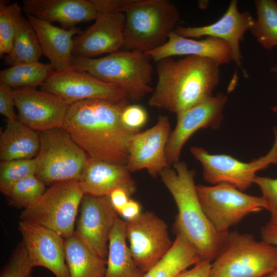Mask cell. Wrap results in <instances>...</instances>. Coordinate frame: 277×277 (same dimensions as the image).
I'll return each instance as SVG.
<instances>
[{
	"label": "cell",
	"mask_w": 277,
	"mask_h": 277,
	"mask_svg": "<svg viewBox=\"0 0 277 277\" xmlns=\"http://www.w3.org/2000/svg\"><path fill=\"white\" fill-rule=\"evenodd\" d=\"M262 240L277 246V227L267 223L261 230Z\"/></svg>",
	"instance_id": "41"
},
{
	"label": "cell",
	"mask_w": 277,
	"mask_h": 277,
	"mask_svg": "<svg viewBox=\"0 0 277 277\" xmlns=\"http://www.w3.org/2000/svg\"><path fill=\"white\" fill-rule=\"evenodd\" d=\"M74 233L95 253L107 259L110 232L117 213L108 196L85 194Z\"/></svg>",
	"instance_id": "16"
},
{
	"label": "cell",
	"mask_w": 277,
	"mask_h": 277,
	"mask_svg": "<svg viewBox=\"0 0 277 277\" xmlns=\"http://www.w3.org/2000/svg\"><path fill=\"white\" fill-rule=\"evenodd\" d=\"M254 20L249 12H239L238 1L232 0L225 13L215 23L199 27L179 26L174 32L187 38L207 36L224 41L231 49L232 61L242 68L240 42L243 38L245 32L253 25Z\"/></svg>",
	"instance_id": "20"
},
{
	"label": "cell",
	"mask_w": 277,
	"mask_h": 277,
	"mask_svg": "<svg viewBox=\"0 0 277 277\" xmlns=\"http://www.w3.org/2000/svg\"><path fill=\"white\" fill-rule=\"evenodd\" d=\"M39 133L36 176L46 184L78 180L89 158L63 128Z\"/></svg>",
	"instance_id": "8"
},
{
	"label": "cell",
	"mask_w": 277,
	"mask_h": 277,
	"mask_svg": "<svg viewBox=\"0 0 277 277\" xmlns=\"http://www.w3.org/2000/svg\"><path fill=\"white\" fill-rule=\"evenodd\" d=\"M41 90L58 96L69 105L87 100L120 101L128 99L116 86L74 68L54 71L41 86Z\"/></svg>",
	"instance_id": "12"
},
{
	"label": "cell",
	"mask_w": 277,
	"mask_h": 277,
	"mask_svg": "<svg viewBox=\"0 0 277 277\" xmlns=\"http://www.w3.org/2000/svg\"><path fill=\"white\" fill-rule=\"evenodd\" d=\"M198 197L207 217L221 234L247 215L266 209L262 196L247 194L227 183L196 186Z\"/></svg>",
	"instance_id": "9"
},
{
	"label": "cell",
	"mask_w": 277,
	"mask_h": 277,
	"mask_svg": "<svg viewBox=\"0 0 277 277\" xmlns=\"http://www.w3.org/2000/svg\"><path fill=\"white\" fill-rule=\"evenodd\" d=\"M84 195L78 180L54 183L23 210L19 218L53 230L65 239L74 233L76 217Z\"/></svg>",
	"instance_id": "7"
},
{
	"label": "cell",
	"mask_w": 277,
	"mask_h": 277,
	"mask_svg": "<svg viewBox=\"0 0 277 277\" xmlns=\"http://www.w3.org/2000/svg\"><path fill=\"white\" fill-rule=\"evenodd\" d=\"M40 145L39 133L19 120H7L0 134L1 161L35 158Z\"/></svg>",
	"instance_id": "24"
},
{
	"label": "cell",
	"mask_w": 277,
	"mask_h": 277,
	"mask_svg": "<svg viewBox=\"0 0 277 277\" xmlns=\"http://www.w3.org/2000/svg\"><path fill=\"white\" fill-rule=\"evenodd\" d=\"M167 168L159 176L172 196L178 213L174 229L176 235L185 239L199 254L201 261H213L226 235L215 229L200 203L194 183L195 172L179 161Z\"/></svg>",
	"instance_id": "3"
},
{
	"label": "cell",
	"mask_w": 277,
	"mask_h": 277,
	"mask_svg": "<svg viewBox=\"0 0 277 277\" xmlns=\"http://www.w3.org/2000/svg\"><path fill=\"white\" fill-rule=\"evenodd\" d=\"M54 72L50 64L35 62L10 66L0 72V83L13 89L41 86Z\"/></svg>",
	"instance_id": "29"
},
{
	"label": "cell",
	"mask_w": 277,
	"mask_h": 277,
	"mask_svg": "<svg viewBox=\"0 0 277 277\" xmlns=\"http://www.w3.org/2000/svg\"><path fill=\"white\" fill-rule=\"evenodd\" d=\"M254 184L260 188L266 209L270 213L268 224L277 227V178L256 176Z\"/></svg>",
	"instance_id": "35"
},
{
	"label": "cell",
	"mask_w": 277,
	"mask_h": 277,
	"mask_svg": "<svg viewBox=\"0 0 277 277\" xmlns=\"http://www.w3.org/2000/svg\"><path fill=\"white\" fill-rule=\"evenodd\" d=\"M148 114L146 110L138 105H127L121 114V120L128 129L138 132L146 124Z\"/></svg>",
	"instance_id": "36"
},
{
	"label": "cell",
	"mask_w": 277,
	"mask_h": 277,
	"mask_svg": "<svg viewBox=\"0 0 277 277\" xmlns=\"http://www.w3.org/2000/svg\"><path fill=\"white\" fill-rule=\"evenodd\" d=\"M126 221L117 217L110 232L104 277H143L127 244Z\"/></svg>",
	"instance_id": "25"
},
{
	"label": "cell",
	"mask_w": 277,
	"mask_h": 277,
	"mask_svg": "<svg viewBox=\"0 0 277 277\" xmlns=\"http://www.w3.org/2000/svg\"><path fill=\"white\" fill-rule=\"evenodd\" d=\"M140 204L130 199L118 213L125 221H131L137 217L141 213Z\"/></svg>",
	"instance_id": "40"
},
{
	"label": "cell",
	"mask_w": 277,
	"mask_h": 277,
	"mask_svg": "<svg viewBox=\"0 0 277 277\" xmlns=\"http://www.w3.org/2000/svg\"><path fill=\"white\" fill-rule=\"evenodd\" d=\"M18 120L40 132L63 128L70 106L61 97L35 88L13 89Z\"/></svg>",
	"instance_id": "15"
},
{
	"label": "cell",
	"mask_w": 277,
	"mask_h": 277,
	"mask_svg": "<svg viewBox=\"0 0 277 277\" xmlns=\"http://www.w3.org/2000/svg\"><path fill=\"white\" fill-rule=\"evenodd\" d=\"M145 54L155 62L179 55L209 58L220 66L232 61L231 49L224 41L212 37L195 40L180 36L174 31L169 34L168 39L164 45Z\"/></svg>",
	"instance_id": "23"
},
{
	"label": "cell",
	"mask_w": 277,
	"mask_h": 277,
	"mask_svg": "<svg viewBox=\"0 0 277 277\" xmlns=\"http://www.w3.org/2000/svg\"><path fill=\"white\" fill-rule=\"evenodd\" d=\"M128 99L87 100L70 105L63 128L89 158L125 166L127 142L138 132L124 125L121 114ZM140 132V131H138Z\"/></svg>",
	"instance_id": "1"
},
{
	"label": "cell",
	"mask_w": 277,
	"mask_h": 277,
	"mask_svg": "<svg viewBox=\"0 0 277 277\" xmlns=\"http://www.w3.org/2000/svg\"><path fill=\"white\" fill-rule=\"evenodd\" d=\"M201 261L193 247L183 238L176 235L168 252L147 271L143 277H175Z\"/></svg>",
	"instance_id": "27"
},
{
	"label": "cell",
	"mask_w": 277,
	"mask_h": 277,
	"mask_svg": "<svg viewBox=\"0 0 277 277\" xmlns=\"http://www.w3.org/2000/svg\"><path fill=\"white\" fill-rule=\"evenodd\" d=\"M211 262L201 261L189 269H186L175 277H209Z\"/></svg>",
	"instance_id": "38"
},
{
	"label": "cell",
	"mask_w": 277,
	"mask_h": 277,
	"mask_svg": "<svg viewBox=\"0 0 277 277\" xmlns=\"http://www.w3.org/2000/svg\"><path fill=\"white\" fill-rule=\"evenodd\" d=\"M256 18L249 29L262 47L270 50L277 47V1L255 0Z\"/></svg>",
	"instance_id": "30"
},
{
	"label": "cell",
	"mask_w": 277,
	"mask_h": 277,
	"mask_svg": "<svg viewBox=\"0 0 277 277\" xmlns=\"http://www.w3.org/2000/svg\"><path fill=\"white\" fill-rule=\"evenodd\" d=\"M271 71L277 74V65L271 68ZM271 110L274 112H277V105L272 107Z\"/></svg>",
	"instance_id": "42"
},
{
	"label": "cell",
	"mask_w": 277,
	"mask_h": 277,
	"mask_svg": "<svg viewBox=\"0 0 277 277\" xmlns=\"http://www.w3.org/2000/svg\"><path fill=\"white\" fill-rule=\"evenodd\" d=\"M128 246L137 265L146 272L164 256L172 246L168 226L151 211L141 212L126 221Z\"/></svg>",
	"instance_id": "11"
},
{
	"label": "cell",
	"mask_w": 277,
	"mask_h": 277,
	"mask_svg": "<svg viewBox=\"0 0 277 277\" xmlns=\"http://www.w3.org/2000/svg\"><path fill=\"white\" fill-rule=\"evenodd\" d=\"M264 277H277V269Z\"/></svg>",
	"instance_id": "43"
},
{
	"label": "cell",
	"mask_w": 277,
	"mask_h": 277,
	"mask_svg": "<svg viewBox=\"0 0 277 277\" xmlns=\"http://www.w3.org/2000/svg\"><path fill=\"white\" fill-rule=\"evenodd\" d=\"M125 22L123 12L100 15L92 25L74 37L73 55L93 58L119 51L124 47Z\"/></svg>",
	"instance_id": "19"
},
{
	"label": "cell",
	"mask_w": 277,
	"mask_h": 277,
	"mask_svg": "<svg viewBox=\"0 0 277 277\" xmlns=\"http://www.w3.org/2000/svg\"><path fill=\"white\" fill-rule=\"evenodd\" d=\"M124 13V47L144 53L164 45L180 19L169 0H134Z\"/></svg>",
	"instance_id": "5"
},
{
	"label": "cell",
	"mask_w": 277,
	"mask_h": 277,
	"mask_svg": "<svg viewBox=\"0 0 277 277\" xmlns=\"http://www.w3.org/2000/svg\"><path fill=\"white\" fill-rule=\"evenodd\" d=\"M227 101V96L219 92L176 114V126L171 131L165 150L170 166L180 161L183 147L195 132L202 128L216 129L220 127Z\"/></svg>",
	"instance_id": "13"
},
{
	"label": "cell",
	"mask_w": 277,
	"mask_h": 277,
	"mask_svg": "<svg viewBox=\"0 0 277 277\" xmlns=\"http://www.w3.org/2000/svg\"><path fill=\"white\" fill-rule=\"evenodd\" d=\"M33 268L21 241L1 270L0 277H34L32 273Z\"/></svg>",
	"instance_id": "34"
},
{
	"label": "cell",
	"mask_w": 277,
	"mask_h": 277,
	"mask_svg": "<svg viewBox=\"0 0 277 277\" xmlns=\"http://www.w3.org/2000/svg\"><path fill=\"white\" fill-rule=\"evenodd\" d=\"M170 133L168 117L160 115L153 126L132 135L127 144L129 156L125 167L128 171L132 173L146 169L155 178L170 168L165 150Z\"/></svg>",
	"instance_id": "14"
},
{
	"label": "cell",
	"mask_w": 277,
	"mask_h": 277,
	"mask_svg": "<svg viewBox=\"0 0 277 277\" xmlns=\"http://www.w3.org/2000/svg\"><path fill=\"white\" fill-rule=\"evenodd\" d=\"M43 55L35 31L28 18L20 16L12 47L5 57L10 66L23 63L38 62Z\"/></svg>",
	"instance_id": "28"
},
{
	"label": "cell",
	"mask_w": 277,
	"mask_h": 277,
	"mask_svg": "<svg viewBox=\"0 0 277 277\" xmlns=\"http://www.w3.org/2000/svg\"><path fill=\"white\" fill-rule=\"evenodd\" d=\"M22 7L17 2L7 5L0 1V56L3 57L11 50L18 19L22 15Z\"/></svg>",
	"instance_id": "32"
},
{
	"label": "cell",
	"mask_w": 277,
	"mask_h": 277,
	"mask_svg": "<svg viewBox=\"0 0 277 277\" xmlns=\"http://www.w3.org/2000/svg\"><path fill=\"white\" fill-rule=\"evenodd\" d=\"M15 107L13 89L8 85L0 83V113L8 121L17 120L15 113Z\"/></svg>",
	"instance_id": "37"
},
{
	"label": "cell",
	"mask_w": 277,
	"mask_h": 277,
	"mask_svg": "<svg viewBox=\"0 0 277 277\" xmlns=\"http://www.w3.org/2000/svg\"><path fill=\"white\" fill-rule=\"evenodd\" d=\"M46 184L33 175L1 190L13 206L25 209L36 202L46 191Z\"/></svg>",
	"instance_id": "31"
},
{
	"label": "cell",
	"mask_w": 277,
	"mask_h": 277,
	"mask_svg": "<svg viewBox=\"0 0 277 277\" xmlns=\"http://www.w3.org/2000/svg\"><path fill=\"white\" fill-rule=\"evenodd\" d=\"M277 269V246L249 234L228 232L209 277H264Z\"/></svg>",
	"instance_id": "6"
},
{
	"label": "cell",
	"mask_w": 277,
	"mask_h": 277,
	"mask_svg": "<svg viewBox=\"0 0 277 277\" xmlns=\"http://www.w3.org/2000/svg\"><path fill=\"white\" fill-rule=\"evenodd\" d=\"M22 3L26 14L57 22L65 29L95 21L107 13L104 0H23Z\"/></svg>",
	"instance_id": "18"
},
{
	"label": "cell",
	"mask_w": 277,
	"mask_h": 277,
	"mask_svg": "<svg viewBox=\"0 0 277 277\" xmlns=\"http://www.w3.org/2000/svg\"><path fill=\"white\" fill-rule=\"evenodd\" d=\"M27 17L34 28L42 50L55 71L73 68V36L82 32L76 27L60 28L29 14Z\"/></svg>",
	"instance_id": "22"
},
{
	"label": "cell",
	"mask_w": 277,
	"mask_h": 277,
	"mask_svg": "<svg viewBox=\"0 0 277 277\" xmlns=\"http://www.w3.org/2000/svg\"><path fill=\"white\" fill-rule=\"evenodd\" d=\"M273 132L274 142L268 152L249 162L227 154H211L202 147L192 146L190 152L201 164L206 182L213 185L229 184L244 191L254 184L259 171L271 164L277 165V126L274 127Z\"/></svg>",
	"instance_id": "10"
},
{
	"label": "cell",
	"mask_w": 277,
	"mask_h": 277,
	"mask_svg": "<svg viewBox=\"0 0 277 277\" xmlns=\"http://www.w3.org/2000/svg\"><path fill=\"white\" fill-rule=\"evenodd\" d=\"M73 67L90 73L122 90L129 101L137 102L152 92L153 67L144 53L117 51L97 58L73 55Z\"/></svg>",
	"instance_id": "4"
},
{
	"label": "cell",
	"mask_w": 277,
	"mask_h": 277,
	"mask_svg": "<svg viewBox=\"0 0 277 277\" xmlns=\"http://www.w3.org/2000/svg\"><path fill=\"white\" fill-rule=\"evenodd\" d=\"M37 167L35 157L1 161L0 190L27 177L36 175Z\"/></svg>",
	"instance_id": "33"
},
{
	"label": "cell",
	"mask_w": 277,
	"mask_h": 277,
	"mask_svg": "<svg viewBox=\"0 0 277 277\" xmlns=\"http://www.w3.org/2000/svg\"><path fill=\"white\" fill-rule=\"evenodd\" d=\"M85 194L108 196L114 189L122 188L131 196L136 184L125 166L88 158L78 180Z\"/></svg>",
	"instance_id": "21"
},
{
	"label": "cell",
	"mask_w": 277,
	"mask_h": 277,
	"mask_svg": "<svg viewBox=\"0 0 277 277\" xmlns=\"http://www.w3.org/2000/svg\"><path fill=\"white\" fill-rule=\"evenodd\" d=\"M157 81L149 105L177 114L212 96L219 82L220 65L193 55L156 62Z\"/></svg>",
	"instance_id": "2"
},
{
	"label": "cell",
	"mask_w": 277,
	"mask_h": 277,
	"mask_svg": "<svg viewBox=\"0 0 277 277\" xmlns=\"http://www.w3.org/2000/svg\"><path fill=\"white\" fill-rule=\"evenodd\" d=\"M130 196L129 192L122 188L114 189L108 195L112 206L118 214L130 199Z\"/></svg>",
	"instance_id": "39"
},
{
	"label": "cell",
	"mask_w": 277,
	"mask_h": 277,
	"mask_svg": "<svg viewBox=\"0 0 277 277\" xmlns=\"http://www.w3.org/2000/svg\"><path fill=\"white\" fill-rule=\"evenodd\" d=\"M65 239L66 265L70 277H104L107 259L95 253L74 233Z\"/></svg>",
	"instance_id": "26"
},
{
	"label": "cell",
	"mask_w": 277,
	"mask_h": 277,
	"mask_svg": "<svg viewBox=\"0 0 277 277\" xmlns=\"http://www.w3.org/2000/svg\"><path fill=\"white\" fill-rule=\"evenodd\" d=\"M18 230L33 267H45L55 277H70L64 238L49 228L22 221L18 223Z\"/></svg>",
	"instance_id": "17"
}]
</instances>
